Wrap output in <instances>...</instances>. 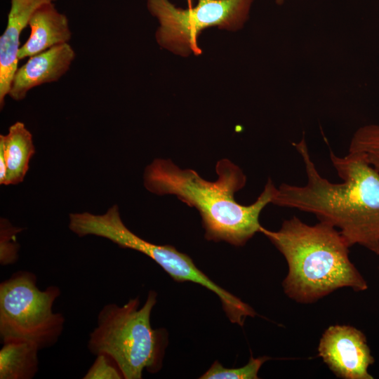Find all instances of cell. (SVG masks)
Here are the masks:
<instances>
[{
	"label": "cell",
	"instance_id": "obj_1",
	"mask_svg": "<svg viewBox=\"0 0 379 379\" xmlns=\"http://www.w3.org/2000/svg\"><path fill=\"white\" fill-rule=\"evenodd\" d=\"M293 145L303 161L307 182L281 184L272 204L312 213L338 230L350 247L359 244L379 255V172L360 153L340 157L329 149L343 180L332 182L317 169L304 135Z\"/></svg>",
	"mask_w": 379,
	"mask_h": 379
},
{
	"label": "cell",
	"instance_id": "obj_2",
	"mask_svg": "<svg viewBox=\"0 0 379 379\" xmlns=\"http://www.w3.org/2000/svg\"><path fill=\"white\" fill-rule=\"evenodd\" d=\"M215 170L218 179L211 182L195 171L180 168L170 159H156L145 170L144 185L152 193L175 195L195 208L201 217L208 241L244 246L260 232V214L272 203L277 187L269 178L255 201L241 205L234 194L246 182L242 170L227 159L218 161Z\"/></svg>",
	"mask_w": 379,
	"mask_h": 379
},
{
	"label": "cell",
	"instance_id": "obj_3",
	"mask_svg": "<svg viewBox=\"0 0 379 379\" xmlns=\"http://www.w3.org/2000/svg\"><path fill=\"white\" fill-rule=\"evenodd\" d=\"M262 233L284 255L288 271L282 286L298 303H313L344 287L355 291L368 284L349 257L350 247L338 230L323 222L310 225L296 216L280 229L261 227Z\"/></svg>",
	"mask_w": 379,
	"mask_h": 379
},
{
	"label": "cell",
	"instance_id": "obj_4",
	"mask_svg": "<svg viewBox=\"0 0 379 379\" xmlns=\"http://www.w3.org/2000/svg\"><path fill=\"white\" fill-rule=\"evenodd\" d=\"M156 303L157 293L150 291L142 307L139 297L122 306L115 303L104 305L98 314L96 326L89 335V352L95 356L109 355L124 379H140L144 371L158 372L166 337L165 331L151 326V313Z\"/></svg>",
	"mask_w": 379,
	"mask_h": 379
},
{
	"label": "cell",
	"instance_id": "obj_5",
	"mask_svg": "<svg viewBox=\"0 0 379 379\" xmlns=\"http://www.w3.org/2000/svg\"><path fill=\"white\" fill-rule=\"evenodd\" d=\"M76 228L81 237L88 235L102 237L121 248L147 255L177 282L190 281L208 289L218 296L224 312L233 324L242 326L247 317L256 314L250 305L213 281L187 254L173 246L155 244L134 234L123 222L117 205L102 215L81 213L77 218Z\"/></svg>",
	"mask_w": 379,
	"mask_h": 379
},
{
	"label": "cell",
	"instance_id": "obj_6",
	"mask_svg": "<svg viewBox=\"0 0 379 379\" xmlns=\"http://www.w3.org/2000/svg\"><path fill=\"white\" fill-rule=\"evenodd\" d=\"M61 291L57 286L40 290L36 275L20 270L0 284V338L2 343L25 341L41 350L56 344L65 324L53 311Z\"/></svg>",
	"mask_w": 379,
	"mask_h": 379
},
{
	"label": "cell",
	"instance_id": "obj_7",
	"mask_svg": "<svg viewBox=\"0 0 379 379\" xmlns=\"http://www.w3.org/2000/svg\"><path fill=\"white\" fill-rule=\"evenodd\" d=\"M253 0H199L192 8L175 6L169 0H147V10L159 27L155 39L160 47L180 56L199 55L198 36L217 27L229 31L242 28Z\"/></svg>",
	"mask_w": 379,
	"mask_h": 379
},
{
	"label": "cell",
	"instance_id": "obj_8",
	"mask_svg": "<svg viewBox=\"0 0 379 379\" xmlns=\"http://www.w3.org/2000/svg\"><path fill=\"white\" fill-rule=\"evenodd\" d=\"M318 354L329 369L343 379H373L368 368L374 358L365 335L348 325L330 326L324 332Z\"/></svg>",
	"mask_w": 379,
	"mask_h": 379
},
{
	"label": "cell",
	"instance_id": "obj_9",
	"mask_svg": "<svg viewBox=\"0 0 379 379\" xmlns=\"http://www.w3.org/2000/svg\"><path fill=\"white\" fill-rule=\"evenodd\" d=\"M75 58L76 53L69 43L29 57L16 69L8 95L20 101L32 88L58 81L69 70Z\"/></svg>",
	"mask_w": 379,
	"mask_h": 379
},
{
	"label": "cell",
	"instance_id": "obj_10",
	"mask_svg": "<svg viewBox=\"0 0 379 379\" xmlns=\"http://www.w3.org/2000/svg\"><path fill=\"white\" fill-rule=\"evenodd\" d=\"M57 0H11L7 24L0 36V107L5 105L12 79L18 67L20 36L29 20L43 4Z\"/></svg>",
	"mask_w": 379,
	"mask_h": 379
},
{
	"label": "cell",
	"instance_id": "obj_11",
	"mask_svg": "<svg viewBox=\"0 0 379 379\" xmlns=\"http://www.w3.org/2000/svg\"><path fill=\"white\" fill-rule=\"evenodd\" d=\"M28 26L31 29L30 34L19 48V60L69 43L72 38L69 20L65 14L56 8L54 2L43 4L37 8Z\"/></svg>",
	"mask_w": 379,
	"mask_h": 379
},
{
	"label": "cell",
	"instance_id": "obj_12",
	"mask_svg": "<svg viewBox=\"0 0 379 379\" xmlns=\"http://www.w3.org/2000/svg\"><path fill=\"white\" fill-rule=\"evenodd\" d=\"M34 153L32 135L24 123L16 121L6 135H0V154L6 166L4 185H17L24 180Z\"/></svg>",
	"mask_w": 379,
	"mask_h": 379
},
{
	"label": "cell",
	"instance_id": "obj_13",
	"mask_svg": "<svg viewBox=\"0 0 379 379\" xmlns=\"http://www.w3.org/2000/svg\"><path fill=\"white\" fill-rule=\"evenodd\" d=\"M40 350L25 341H8L0 350V379H32L39 371Z\"/></svg>",
	"mask_w": 379,
	"mask_h": 379
},
{
	"label": "cell",
	"instance_id": "obj_14",
	"mask_svg": "<svg viewBox=\"0 0 379 379\" xmlns=\"http://www.w3.org/2000/svg\"><path fill=\"white\" fill-rule=\"evenodd\" d=\"M348 152L361 154L379 172V124L359 128L351 139Z\"/></svg>",
	"mask_w": 379,
	"mask_h": 379
},
{
	"label": "cell",
	"instance_id": "obj_15",
	"mask_svg": "<svg viewBox=\"0 0 379 379\" xmlns=\"http://www.w3.org/2000/svg\"><path fill=\"white\" fill-rule=\"evenodd\" d=\"M268 357L254 358L251 357L248 362L239 368H225L215 361L211 367L199 377L201 379H257L262 365L269 359Z\"/></svg>",
	"mask_w": 379,
	"mask_h": 379
},
{
	"label": "cell",
	"instance_id": "obj_16",
	"mask_svg": "<svg viewBox=\"0 0 379 379\" xmlns=\"http://www.w3.org/2000/svg\"><path fill=\"white\" fill-rule=\"evenodd\" d=\"M83 379H124L116 361L108 354L96 355L93 364L82 378Z\"/></svg>",
	"mask_w": 379,
	"mask_h": 379
},
{
	"label": "cell",
	"instance_id": "obj_17",
	"mask_svg": "<svg viewBox=\"0 0 379 379\" xmlns=\"http://www.w3.org/2000/svg\"><path fill=\"white\" fill-rule=\"evenodd\" d=\"M20 230L11 226L8 221L1 220L0 263L8 265L15 263L18 258L15 234Z\"/></svg>",
	"mask_w": 379,
	"mask_h": 379
},
{
	"label": "cell",
	"instance_id": "obj_18",
	"mask_svg": "<svg viewBox=\"0 0 379 379\" xmlns=\"http://www.w3.org/2000/svg\"><path fill=\"white\" fill-rule=\"evenodd\" d=\"M286 0H274L275 3L279 4V5H281L282 4H284Z\"/></svg>",
	"mask_w": 379,
	"mask_h": 379
}]
</instances>
